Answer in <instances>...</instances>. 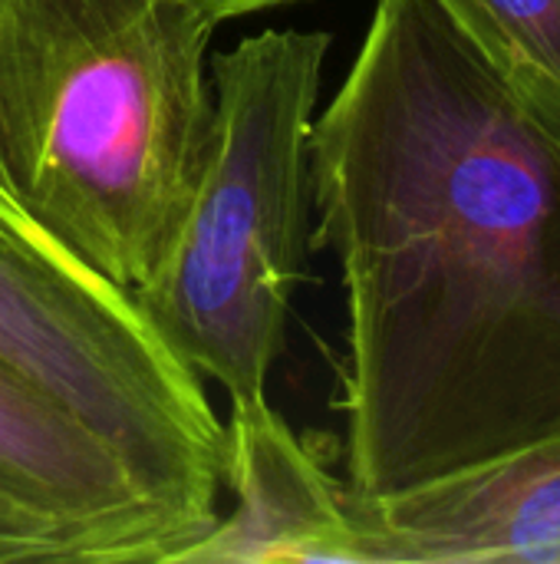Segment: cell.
I'll use <instances>...</instances> for the list:
<instances>
[{
  "label": "cell",
  "instance_id": "1",
  "mask_svg": "<svg viewBox=\"0 0 560 564\" xmlns=\"http://www.w3.org/2000/svg\"><path fill=\"white\" fill-rule=\"evenodd\" d=\"M353 496L560 436V142L439 0H373L310 135Z\"/></svg>",
  "mask_w": 560,
  "mask_h": 564
},
{
  "label": "cell",
  "instance_id": "2",
  "mask_svg": "<svg viewBox=\"0 0 560 564\" xmlns=\"http://www.w3.org/2000/svg\"><path fill=\"white\" fill-rule=\"evenodd\" d=\"M218 26L198 0H0V175L125 291L191 198Z\"/></svg>",
  "mask_w": 560,
  "mask_h": 564
},
{
  "label": "cell",
  "instance_id": "3",
  "mask_svg": "<svg viewBox=\"0 0 560 564\" xmlns=\"http://www.w3.org/2000/svg\"><path fill=\"white\" fill-rule=\"evenodd\" d=\"M330 33L271 26L211 59V122L191 198L135 304L228 400L267 397L307 274L310 135Z\"/></svg>",
  "mask_w": 560,
  "mask_h": 564
},
{
  "label": "cell",
  "instance_id": "4",
  "mask_svg": "<svg viewBox=\"0 0 560 564\" xmlns=\"http://www.w3.org/2000/svg\"><path fill=\"white\" fill-rule=\"evenodd\" d=\"M0 360L122 456L185 549L221 516L228 440L201 377L172 354L132 291L69 251L3 182Z\"/></svg>",
  "mask_w": 560,
  "mask_h": 564
},
{
  "label": "cell",
  "instance_id": "5",
  "mask_svg": "<svg viewBox=\"0 0 560 564\" xmlns=\"http://www.w3.org/2000/svg\"><path fill=\"white\" fill-rule=\"evenodd\" d=\"M353 509L363 564H560V436Z\"/></svg>",
  "mask_w": 560,
  "mask_h": 564
},
{
  "label": "cell",
  "instance_id": "6",
  "mask_svg": "<svg viewBox=\"0 0 560 564\" xmlns=\"http://www.w3.org/2000/svg\"><path fill=\"white\" fill-rule=\"evenodd\" d=\"M228 406L224 492L234 506L175 564H363L347 479L294 436L267 397Z\"/></svg>",
  "mask_w": 560,
  "mask_h": 564
},
{
  "label": "cell",
  "instance_id": "7",
  "mask_svg": "<svg viewBox=\"0 0 560 564\" xmlns=\"http://www.w3.org/2000/svg\"><path fill=\"white\" fill-rule=\"evenodd\" d=\"M439 7L560 142V0H439Z\"/></svg>",
  "mask_w": 560,
  "mask_h": 564
},
{
  "label": "cell",
  "instance_id": "8",
  "mask_svg": "<svg viewBox=\"0 0 560 564\" xmlns=\"http://www.w3.org/2000/svg\"><path fill=\"white\" fill-rule=\"evenodd\" d=\"M109 564L106 549L79 525L46 516L0 489V564Z\"/></svg>",
  "mask_w": 560,
  "mask_h": 564
},
{
  "label": "cell",
  "instance_id": "9",
  "mask_svg": "<svg viewBox=\"0 0 560 564\" xmlns=\"http://www.w3.org/2000/svg\"><path fill=\"white\" fill-rule=\"evenodd\" d=\"M218 23H228V20H241V17H251V13H261V10H277V7H287V3H304V0H198Z\"/></svg>",
  "mask_w": 560,
  "mask_h": 564
},
{
  "label": "cell",
  "instance_id": "10",
  "mask_svg": "<svg viewBox=\"0 0 560 564\" xmlns=\"http://www.w3.org/2000/svg\"><path fill=\"white\" fill-rule=\"evenodd\" d=\"M0 182H3V175H0ZM3 185H7V182H3Z\"/></svg>",
  "mask_w": 560,
  "mask_h": 564
}]
</instances>
